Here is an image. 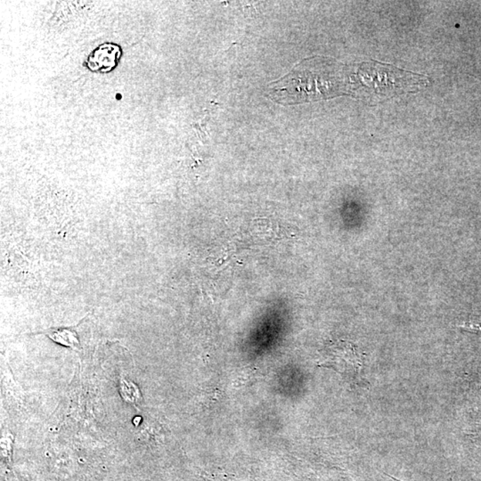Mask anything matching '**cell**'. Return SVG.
Returning a JSON list of instances; mask_svg holds the SVG:
<instances>
[{"mask_svg": "<svg viewBox=\"0 0 481 481\" xmlns=\"http://www.w3.org/2000/svg\"><path fill=\"white\" fill-rule=\"evenodd\" d=\"M46 335L54 342L59 343L66 347L76 349L80 347L78 336L73 330L70 328L51 329L46 332Z\"/></svg>", "mask_w": 481, "mask_h": 481, "instance_id": "1", "label": "cell"}]
</instances>
